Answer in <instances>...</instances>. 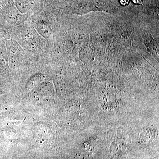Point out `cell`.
Returning <instances> with one entry per match:
<instances>
[{
	"instance_id": "1",
	"label": "cell",
	"mask_w": 159,
	"mask_h": 159,
	"mask_svg": "<svg viewBox=\"0 0 159 159\" xmlns=\"http://www.w3.org/2000/svg\"><path fill=\"white\" fill-rule=\"evenodd\" d=\"M129 1L130 0H121V3L122 5L125 6V5L128 4Z\"/></svg>"
},
{
	"instance_id": "2",
	"label": "cell",
	"mask_w": 159,
	"mask_h": 159,
	"mask_svg": "<svg viewBox=\"0 0 159 159\" xmlns=\"http://www.w3.org/2000/svg\"><path fill=\"white\" fill-rule=\"evenodd\" d=\"M133 2L136 4H141L142 3V0H133Z\"/></svg>"
}]
</instances>
